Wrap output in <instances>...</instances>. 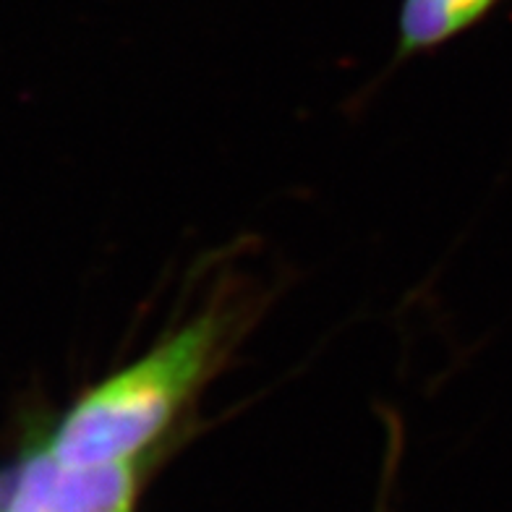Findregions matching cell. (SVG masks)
<instances>
[{"label": "cell", "instance_id": "obj_3", "mask_svg": "<svg viewBox=\"0 0 512 512\" xmlns=\"http://www.w3.org/2000/svg\"><path fill=\"white\" fill-rule=\"evenodd\" d=\"M497 0H403L398 16V61L429 53L479 24Z\"/></svg>", "mask_w": 512, "mask_h": 512}, {"label": "cell", "instance_id": "obj_2", "mask_svg": "<svg viewBox=\"0 0 512 512\" xmlns=\"http://www.w3.org/2000/svg\"><path fill=\"white\" fill-rule=\"evenodd\" d=\"M144 465H71L34 439L0 465V512H136Z\"/></svg>", "mask_w": 512, "mask_h": 512}, {"label": "cell", "instance_id": "obj_4", "mask_svg": "<svg viewBox=\"0 0 512 512\" xmlns=\"http://www.w3.org/2000/svg\"><path fill=\"white\" fill-rule=\"evenodd\" d=\"M387 429H390V442H387V460H384V486H382V494H379L377 512H390V507H387V494H390L392 473L398 471L400 447H403V437H400V421H398V418H390V421H387Z\"/></svg>", "mask_w": 512, "mask_h": 512}, {"label": "cell", "instance_id": "obj_1", "mask_svg": "<svg viewBox=\"0 0 512 512\" xmlns=\"http://www.w3.org/2000/svg\"><path fill=\"white\" fill-rule=\"evenodd\" d=\"M236 317L207 309L157 340L68 405L42 432L71 465L149 463L199 392L228 358Z\"/></svg>", "mask_w": 512, "mask_h": 512}]
</instances>
